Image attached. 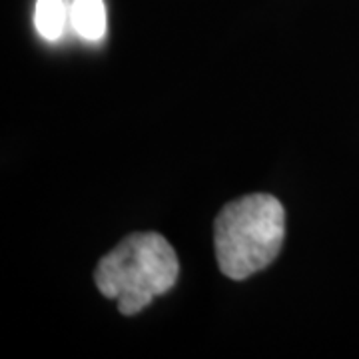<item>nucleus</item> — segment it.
<instances>
[{"mask_svg": "<svg viewBox=\"0 0 359 359\" xmlns=\"http://www.w3.org/2000/svg\"><path fill=\"white\" fill-rule=\"evenodd\" d=\"M285 236V210L269 194H250L226 205L214 224L218 266L231 280H245L278 257Z\"/></svg>", "mask_w": 359, "mask_h": 359, "instance_id": "f03ea898", "label": "nucleus"}, {"mask_svg": "<svg viewBox=\"0 0 359 359\" xmlns=\"http://www.w3.org/2000/svg\"><path fill=\"white\" fill-rule=\"evenodd\" d=\"M34 22L40 36L46 40H58L65 32L66 6L62 0H36Z\"/></svg>", "mask_w": 359, "mask_h": 359, "instance_id": "20e7f679", "label": "nucleus"}, {"mask_svg": "<svg viewBox=\"0 0 359 359\" xmlns=\"http://www.w3.org/2000/svg\"><path fill=\"white\" fill-rule=\"evenodd\" d=\"M70 18L82 39L96 42L106 34V8L102 0H74Z\"/></svg>", "mask_w": 359, "mask_h": 359, "instance_id": "7ed1b4c3", "label": "nucleus"}, {"mask_svg": "<svg viewBox=\"0 0 359 359\" xmlns=\"http://www.w3.org/2000/svg\"><path fill=\"white\" fill-rule=\"evenodd\" d=\"M180 276L176 250L154 231L130 233L98 262L94 282L98 292L118 302L122 316H136L158 295L168 294Z\"/></svg>", "mask_w": 359, "mask_h": 359, "instance_id": "f257e3e1", "label": "nucleus"}]
</instances>
